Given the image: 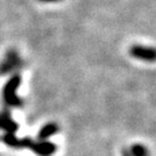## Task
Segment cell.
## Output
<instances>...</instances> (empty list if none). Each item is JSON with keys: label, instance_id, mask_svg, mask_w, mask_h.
Here are the masks:
<instances>
[{"label": "cell", "instance_id": "obj_9", "mask_svg": "<svg viewBox=\"0 0 156 156\" xmlns=\"http://www.w3.org/2000/svg\"><path fill=\"white\" fill-rule=\"evenodd\" d=\"M122 156H133L129 150H122Z\"/></svg>", "mask_w": 156, "mask_h": 156}, {"label": "cell", "instance_id": "obj_5", "mask_svg": "<svg viewBox=\"0 0 156 156\" xmlns=\"http://www.w3.org/2000/svg\"><path fill=\"white\" fill-rule=\"evenodd\" d=\"M0 129H3L10 133H14L19 129V125L12 119L9 111L0 112Z\"/></svg>", "mask_w": 156, "mask_h": 156}, {"label": "cell", "instance_id": "obj_10", "mask_svg": "<svg viewBox=\"0 0 156 156\" xmlns=\"http://www.w3.org/2000/svg\"><path fill=\"white\" fill-rule=\"evenodd\" d=\"M40 2H58V1H61V0H39Z\"/></svg>", "mask_w": 156, "mask_h": 156}, {"label": "cell", "instance_id": "obj_7", "mask_svg": "<svg viewBox=\"0 0 156 156\" xmlns=\"http://www.w3.org/2000/svg\"><path fill=\"white\" fill-rule=\"evenodd\" d=\"M129 151L133 156H149L150 155L149 150L146 149L143 144H139V143L133 144L129 149Z\"/></svg>", "mask_w": 156, "mask_h": 156}, {"label": "cell", "instance_id": "obj_1", "mask_svg": "<svg viewBox=\"0 0 156 156\" xmlns=\"http://www.w3.org/2000/svg\"><path fill=\"white\" fill-rule=\"evenodd\" d=\"M22 83V77L20 74H14L9 80L5 83L2 90L3 100L8 106L20 107L23 105V100L16 94L20 85Z\"/></svg>", "mask_w": 156, "mask_h": 156}, {"label": "cell", "instance_id": "obj_3", "mask_svg": "<svg viewBox=\"0 0 156 156\" xmlns=\"http://www.w3.org/2000/svg\"><path fill=\"white\" fill-rule=\"evenodd\" d=\"M22 64V60L16 51L10 50L7 52L3 61L0 63V75H7L12 71L19 68Z\"/></svg>", "mask_w": 156, "mask_h": 156}, {"label": "cell", "instance_id": "obj_2", "mask_svg": "<svg viewBox=\"0 0 156 156\" xmlns=\"http://www.w3.org/2000/svg\"><path fill=\"white\" fill-rule=\"evenodd\" d=\"M30 149L40 156H50L56 151V145L47 140L34 141L30 138H22L19 141V149Z\"/></svg>", "mask_w": 156, "mask_h": 156}, {"label": "cell", "instance_id": "obj_4", "mask_svg": "<svg viewBox=\"0 0 156 156\" xmlns=\"http://www.w3.org/2000/svg\"><path fill=\"white\" fill-rule=\"evenodd\" d=\"M129 53L134 58L143 60L144 62H151L153 63L156 58L155 49L153 47H145L140 44H134L130 48Z\"/></svg>", "mask_w": 156, "mask_h": 156}, {"label": "cell", "instance_id": "obj_6", "mask_svg": "<svg viewBox=\"0 0 156 156\" xmlns=\"http://www.w3.org/2000/svg\"><path fill=\"white\" fill-rule=\"evenodd\" d=\"M58 131V126L56 124H54V122H49V124L44 125L38 133L39 141L47 140L48 138H50V136H54Z\"/></svg>", "mask_w": 156, "mask_h": 156}, {"label": "cell", "instance_id": "obj_8", "mask_svg": "<svg viewBox=\"0 0 156 156\" xmlns=\"http://www.w3.org/2000/svg\"><path fill=\"white\" fill-rule=\"evenodd\" d=\"M1 140H2L3 143H5L8 146H11V147H15V149H17L19 138H16L14 133H10V132H7V133H5V136L1 138Z\"/></svg>", "mask_w": 156, "mask_h": 156}]
</instances>
